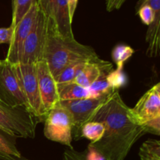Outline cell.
I'll return each instance as SVG.
<instances>
[{"mask_svg": "<svg viewBox=\"0 0 160 160\" xmlns=\"http://www.w3.org/2000/svg\"><path fill=\"white\" fill-rule=\"evenodd\" d=\"M109 73V72H103L98 77V79L88 88V89L95 98L108 95L112 93L113 91H115L111 88L109 83H108L107 79H106V77Z\"/></svg>", "mask_w": 160, "mask_h": 160, "instance_id": "cell-20", "label": "cell"}, {"mask_svg": "<svg viewBox=\"0 0 160 160\" xmlns=\"http://www.w3.org/2000/svg\"><path fill=\"white\" fill-rule=\"evenodd\" d=\"M111 94L98 98L59 101L61 106L65 108L71 116L73 121V139H81L80 131L81 127L90 120L91 117L95 113V111L99 109L107 101Z\"/></svg>", "mask_w": 160, "mask_h": 160, "instance_id": "cell-9", "label": "cell"}, {"mask_svg": "<svg viewBox=\"0 0 160 160\" xmlns=\"http://www.w3.org/2000/svg\"><path fill=\"white\" fill-rule=\"evenodd\" d=\"M54 22L56 29L61 35L67 38H74L72 29V23L69 14L67 0H56L54 10Z\"/></svg>", "mask_w": 160, "mask_h": 160, "instance_id": "cell-14", "label": "cell"}, {"mask_svg": "<svg viewBox=\"0 0 160 160\" xmlns=\"http://www.w3.org/2000/svg\"><path fill=\"white\" fill-rule=\"evenodd\" d=\"M112 70V65L110 62L99 59L96 61H89L84 65L79 74L77 76L73 83L84 88H89L103 72Z\"/></svg>", "mask_w": 160, "mask_h": 160, "instance_id": "cell-13", "label": "cell"}, {"mask_svg": "<svg viewBox=\"0 0 160 160\" xmlns=\"http://www.w3.org/2000/svg\"><path fill=\"white\" fill-rule=\"evenodd\" d=\"M0 160H27L25 159L24 158L21 159H16V158H12V157H9V156H4L2 154H0Z\"/></svg>", "mask_w": 160, "mask_h": 160, "instance_id": "cell-28", "label": "cell"}, {"mask_svg": "<svg viewBox=\"0 0 160 160\" xmlns=\"http://www.w3.org/2000/svg\"><path fill=\"white\" fill-rule=\"evenodd\" d=\"M134 50L131 46L125 45H118L112 51V59L117 65V68L123 69L124 63L132 56Z\"/></svg>", "mask_w": 160, "mask_h": 160, "instance_id": "cell-22", "label": "cell"}, {"mask_svg": "<svg viewBox=\"0 0 160 160\" xmlns=\"http://www.w3.org/2000/svg\"><path fill=\"white\" fill-rule=\"evenodd\" d=\"M42 12L48 20H54V10L56 0H37Z\"/></svg>", "mask_w": 160, "mask_h": 160, "instance_id": "cell-24", "label": "cell"}, {"mask_svg": "<svg viewBox=\"0 0 160 160\" xmlns=\"http://www.w3.org/2000/svg\"><path fill=\"white\" fill-rule=\"evenodd\" d=\"M38 123V119L30 111L20 107H10L0 102V131L7 135L34 138Z\"/></svg>", "mask_w": 160, "mask_h": 160, "instance_id": "cell-3", "label": "cell"}, {"mask_svg": "<svg viewBox=\"0 0 160 160\" xmlns=\"http://www.w3.org/2000/svg\"><path fill=\"white\" fill-rule=\"evenodd\" d=\"M0 102L10 107L23 108L31 112L12 65L6 59L0 60Z\"/></svg>", "mask_w": 160, "mask_h": 160, "instance_id": "cell-10", "label": "cell"}, {"mask_svg": "<svg viewBox=\"0 0 160 160\" xmlns=\"http://www.w3.org/2000/svg\"><path fill=\"white\" fill-rule=\"evenodd\" d=\"M140 160H160V142L157 139L145 141L139 150Z\"/></svg>", "mask_w": 160, "mask_h": 160, "instance_id": "cell-17", "label": "cell"}, {"mask_svg": "<svg viewBox=\"0 0 160 160\" xmlns=\"http://www.w3.org/2000/svg\"><path fill=\"white\" fill-rule=\"evenodd\" d=\"M39 12L40 8L38 2H36L15 27L12 41L9 45L7 56L5 59L9 63L14 64L20 62L23 42L32 29Z\"/></svg>", "mask_w": 160, "mask_h": 160, "instance_id": "cell-11", "label": "cell"}, {"mask_svg": "<svg viewBox=\"0 0 160 160\" xmlns=\"http://www.w3.org/2000/svg\"><path fill=\"white\" fill-rule=\"evenodd\" d=\"M11 65L31 112L40 122L45 121L46 114L44 111L41 100L35 64L17 62Z\"/></svg>", "mask_w": 160, "mask_h": 160, "instance_id": "cell-5", "label": "cell"}, {"mask_svg": "<svg viewBox=\"0 0 160 160\" xmlns=\"http://www.w3.org/2000/svg\"><path fill=\"white\" fill-rule=\"evenodd\" d=\"M59 101L84 99L95 98L88 88H84L73 82L67 84H57Z\"/></svg>", "mask_w": 160, "mask_h": 160, "instance_id": "cell-15", "label": "cell"}, {"mask_svg": "<svg viewBox=\"0 0 160 160\" xmlns=\"http://www.w3.org/2000/svg\"><path fill=\"white\" fill-rule=\"evenodd\" d=\"M15 27L10 25L9 28H0V45L1 44H7L9 45L13 36Z\"/></svg>", "mask_w": 160, "mask_h": 160, "instance_id": "cell-25", "label": "cell"}, {"mask_svg": "<svg viewBox=\"0 0 160 160\" xmlns=\"http://www.w3.org/2000/svg\"><path fill=\"white\" fill-rule=\"evenodd\" d=\"M104 133L105 127L102 123L97 121H88L81 127L80 137L91 141V144H93L101 140Z\"/></svg>", "mask_w": 160, "mask_h": 160, "instance_id": "cell-16", "label": "cell"}, {"mask_svg": "<svg viewBox=\"0 0 160 160\" xmlns=\"http://www.w3.org/2000/svg\"><path fill=\"white\" fill-rule=\"evenodd\" d=\"M126 2V0H107L106 1V9L108 12H112V11L119 9L123 3Z\"/></svg>", "mask_w": 160, "mask_h": 160, "instance_id": "cell-26", "label": "cell"}, {"mask_svg": "<svg viewBox=\"0 0 160 160\" xmlns=\"http://www.w3.org/2000/svg\"><path fill=\"white\" fill-rule=\"evenodd\" d=\"M47 35V18L40 9L32 29L22 47L20 62L35 64L44 59Z\"/></svg>", "mask_w": 160, "mask_h": 160, "instance_id": "cell-8", "label": "cell"}, {"mask_svg": "<svg viewBox=\"0 0 160 160\" xmlns=\"http://www.w3.org/2000/svg\"><path fill=\"white\" fill-rule=\"evenodd\" d=\"M87 62H74L66 67L55 78L56 84H67L73 82Z\"/></svg>", "mask_w": 160, "mask_h": 160, "instance_id": "cell-18", "label": "cell"}, {"mask_svg": "<svg viewBox=\"0 0 160 160\" xmlns=\"http://www.w3.org/2000/svg\"><path fill=\"white\" fill-rule=\"evenodd\" d=\"M106 79L110 88L113 90H119L128 84V78L122 68L112 70L108 73Z\"/></svg>", "mask_w": 160, "mask_h": 160, "instance_id": "cell-23", "label": "cell"}, {"mask_svg": "<svg viewBox=\"0 0 160 160\" xmlns=\"http://www.w3.org/2000/svg\"><path fill=\"white\" fill-rule=\"evenodd\" d=\"M44 122V134L47 139L73 149V121L70 114L60 103L56 104L47 113Z\"/></svg>", "mask_w": 160, "mask_h": 160, "instance_id": "cell-6", "label": "cell"}, {"mask_svg": "<svg viewBox=\"0 0 160 160\" xmlns=\"http://www.w3.org/2000/svg\"><path fill=\"white\" fill-rule=\"evenodd\" d=\"M137 13L142 23L148 26L145 36L147 56L156 57L160 49V0H139Z\"/></svg>", "mask_w": 160, "mask_h": 160, "instance_id": "cell-7", "label": "cell"}, {"mask_svg": "<svg viewBox=\"0 0 160 160\" xmlns=\"http://www.w3.org/2000/svg\"><path fill=\"white\" fill-rule=\"evenodd\" d=\"M8 136L0 131V154L16 159H23L14 142L9 138L10 136Z\"/></svg>", "mask_w": 160, "mask_h": 160, "instance_id": "cell-21", "label": "cell"}, {"mask_svg": "<svg viewBox=\"0 0 160 160\" xmlns=\"http://www.w3.org/2000/svg\"><path fill=\"white\" fill-rule=\"evenodd\" d=\"M37 0H12V17L11 25L16 27Z\"/></svg>", "mask_w": 160, "mask_h": 160, "instance_id": "cell-19", "label": "cell"}, {"mask_svg": "<svg viewBox=\"0 0 160 160\" xmlns=\"http://www.w3.org/2000/svg\"><path fill=\"white\" fill-rule=\"evenodd\" d=\"M35 67L42 104L47 115V113L59 102L57 84L45 59L35 63Z\"/></svg>", "mask_w": 160, "mask_h": 160, "instance_id": "cell-12", "label": "cell"}, {"mask_svg": "<svg viewBox=\"0 0 160 160\" xmlns=\"http://www.w3.org/2000/svg\"><path fill=\"white\" fill-rule=\"evenodd\" d=\"M99 59L92 47L79 43L74 38L61 35L56 29L54 20L47 19L44 59L54 78L70 64L96 61Z\"/></svg>", "mask_w": 160, "mask_h": 160, "instance_id": "cell-2", "label": "cell"}, {"mask_svg": "<svg viewBox=\"0 0 160 160\" xmlns=\"http://www.w3.org/2000/svg\"><path fill=\"white\" fill-rule=\"evenodd\" d=\"M131 119L145 129V132L160 134V83L153 85L139 99L134 108H130Z\"/></svg>", "mask_w": 160, "mask_h": 160, "instance_id": "cell-4", "label": "cell"}, {"mask_svg": "<svg viewBox=\"0 0 160 160\" xmlns=\"http://www.w3.org/2000/svg\"><path fill=\"white\" fill-rule=\"evenodd\" d=\"M67 5H68L69 14H70V20L73 22V17H74L75 11H76L77 6H78V0H67Z\"/></svg>", "mask_w": 160, "mask_h": 160, "instance_id": "cell-27", "label": "cell"}, {"mask_svg": "<svg viewBox=\"0 0 160 160\" xmlns=\"http://www.w3.org/2000/svg\"><path fill=\"white\" fill-rule=\"evenodd\" d=\"M129 109L119 90H115L89 120L104 125L101 140L90 145L106 160H124L133 145L146 134L142 127L131 120Z\"/></svg>", "mask_w": 160, "mask_h": 160, "instance_id": "cell-1", "label": "cell"}]
</instances>
